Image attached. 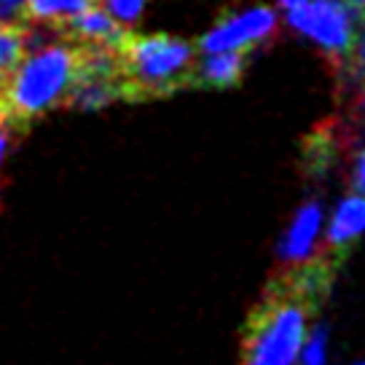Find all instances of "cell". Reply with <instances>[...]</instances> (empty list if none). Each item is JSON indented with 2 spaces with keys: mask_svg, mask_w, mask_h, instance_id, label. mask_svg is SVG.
Returning <instances> with one entry per match:
<instances>
[{
  "mask_svg": "<svg viewBox=\"0 0 365 365\" xmlns=\"http://www.w3.org/2000/svg\"><path fill=\"white\" fill-rule=\"evenodd\" d=\"M78 70V46L54 41V43H30L22 62L0 86L6 113L16 121H27L46 113L68 100Z\"/></svg>",
  "mask_w": 365,
  "mask_h": 365,
  "instance_id": "obj_1",
  "label": "cell"
},
{
  "mask_svg": "<svg viewBox=\"0 0 365 365\" xmlns=\"http://www.w3.org/2000/svg\"><path fill=\"white\" fill-rule=\"evenodd\" d=\"M312 309L304 296H277L258 312L245 339L240 365H298L312 328Z\"/></svg>",
  "mask_w": 365,
  "mask_h": 365,
  "instance_id": "obj_2",
  "label": "cell"
},
{
  "mask_svg": "<svg viewBox=\"0 0 365 365\" xmlns=\"http://www.w3.org/2000/svg\"><path fill=\"white\" fill-rule=\"evenodd\" d=\"M196 48L178 35H137L121 46V76L126 91L161 94L191 78Z\"/></svg>",
  "mask_w": 365,
  "mask_h": 365,
  "instance_id": "obj_3",
  "label": "cell"
},
{
  "mask_svg": "<svg viewBox=\"0 0 365 365\" xmlns=\"http://www.w3.org/2000/svg\"><path fill=\"white\" fill-rule=\"evenodd\" d=\"M363 22L349 0H304L285 11V27L325 57H349L354 33Z\"/></svg>",
  "mask_w": 365,
  "mask_h": 365,
  "instance_id": "obj_4",
  "label": "cell"
},
{
  "mask_svg": "<svg viewBox=\"0 0 365 365\" xmlns=\"http://www.w3.org/2000/svg\"><path fill=\"white\" fill-rule=\"evenodd\" d=\"M282 16L274 6L258 3V6H245L237 11L220 16L202 38H199V51H240L250 54L252 48H261L279 33Z\"/></svg>",
  "mask_w": 365,
  "mask_h": 365,
  "instance_id": "obj_5",
  "label": "cell"
},
{
  "mask_svg": "<svg viewBox=\"0 0 365 365\" xmlns=\"http://www.w3.org/2000/svg\"><path fill=\"white\" fill-rule=\"evenodd\" d=\"M325 210L319 199H304L279 231L274 255L285 269H307L325 250Z\"/></svg>",
  "mask_w": 365,
  "mask_h": 365,
  "instance_id": "obj_6",
  "label": "cell"
},
{
  "mask_svg": "<svg viewBox=\"0 0 365 365\" xmlns=\"http://www.w3.org/2000/svg\"><path fill=\"white\" fill-rule=\"evenodd\" d=\"M365 237V194L349 191L325 210V250H346Z\"/></svg>",
  "mask_w": 365,
  "mask_h": 365,
  "instance_id": "obj_7",
  "label": "cell"
},
{
  "mask_svg": "<svg viewBox=\"0 0 365 365\" xmlns=\"http://www.w3.org/2000/svg\"><path fill=\"white\" fill-rule=\"evenodd\" d=\"M65 24H68L73 41L81 46H113V48H121L124 41L129 38L124 24L115 22L103 6H89V9L76 14Z\"/></svg>",
  "mask_w": 365,
  "mask_h": 365,
  "instance_id": "obj_8",
  "label": "cell"
},
{
  "mask_svg": "<svg viewBox=\"0 0 365 365\" xmlns=\"http://www.w3.org/2000/svg\"><path fill=\"white\" fill-rule=\"evenodd\" d=\"M126 94H129V91H126L124 78L76 73L65 103L73 105V108H81V110H100V108H108L110 103L121 100Z\"/></svg>",
  "mask_w": 365,
  "mask_h": 365,
  "instance_id": "obj_9",
  "label": "cell"
},
{
  "mask_svg": "<svg viewBox=\"0 0 365 365\" xmlns=\"http://www.w3.org/2000/svg\"><path fill=\"white\" fill-rule=\"evenodd\" d=\"M199 54L202 57L196 59L191 76L210 89H228L240 83V78L245 76L247 54H240V51H199Z\"/></svg>",
  "mask_w": 365,
  "mask_h": 365,
  "instance_id": "obj_10",
  "label": "cell"
},
{
  "mask_svg": "<svg viewBox=\"0 0 365 365\" xmlns=\"http://www.w3.org/2000/svg\"><path fill=\"white\" fill-rule=\"evenodd\" d=\"M30 48V35L22 30V24H0V86L22 62Z\"/></svg>",
  "mask_w": 365,
  "mask_h": 365,
  "instance_id": "obj_11",
  "label": "cell"
},
{
  "mask_svg": "<svg viewBox=\"0 0 365 365\" xmlns=\"http://www.w3.org/2000/svg\"><path fill=\"white\" fill-rule=\"evenodd\" d=\"M97 0H27V19L41 24H59L73 19Z\"/></svg>",
  "mask_w": 365,
  "mask_h": 365,
  "instance_id": "obj_12",
  "label": "cell"
},
{
  "mask_svg": "<svg viewBox=\"0 0 365 365\" xmlns=\"http://www.w3.org/2000/svg\"><path fill=\"white\" fill-rule=\"evenodd\" d=\"M100 3H103V9L113 16L115 22L124 24L126 30L140 22V16H143L145 6H148V0H100Z\"/></svg>",
  "mask_w": 365,
  "mask_h": 365,
  "instance_id": "obj_13",
  "label": "cell"
},
{
  "mask_svg": "<svg viewBox=\"0 0 365 365\" xmlns=\"http://www.w3.org/2000/svg\"><path fill=\"white\" fill-rule=\"evenodd\" d=\"M27 22V0H0V24Z\"/></svg>",
  "mask_w": 365,
  "mask_h": 365,
  "instance_id": "obj_14",
  "label": "cell"
},
{
  "mask_svg": "<svg viewBox=\"0 0 365 365\" xmlns=\"http://www.w3.org/2000/svg\"><path fill=\"white\" fill-rule=\"evenodd\" d=\"M349 57H352L354 70H357L360 76H365V22H360L357 33H354L352 48H349Z\"/></svg>",
  "mask_w": 365,
  "mask_h": 365,
  "instance_id": "obj_15",
  "label": "cell"
},
{
  "mask_svg": "<svg viewBox=\"0 0 365 365\" xmlns=\"http://www.w3.org/2000/svg\"><path fill=\"white\" fill-rule=\"evenodd\" d=\"M349 180H352L354 191L365 194V145L357 150V153H354L352 167H349Z\"/></svg>",
  "mask_w": 365,
  "mask_h": 365,
  "instance_id": "obj_16",
  "label": "cell"
},
{
  "mask_svg": "<svg viewBox=\"0 0 365 365\" xmlns=\"http://www.w3.org/2000/svg\"><path fill=\"white\" fill-rule=\"evenodd\" d=\"M298 3H304V0H277V6H279L282 11H287V9H293V6H298Z\"/></svg>",
  "mask_w": 365,
  "mask_h": 365,
  "instance_id": "obj_17",
  "label": "cell"
},
{
  "mask_svg": "<svg viewBox=\"0 0 365 365\" xmlns=\"http://www.w3.org/2000/svg\"><path fill=\"white\" fill-rule=\"evenodd\" d=\"M6 145H9V137H6V132H0V161H3V153H6Z\"/></svg>",
  "mask_w": 365,
  "mask_h": 365,
  "instance_id": "obj_18",
  "label": "cell"
},
{
  "mask_svg": "<svg viewBox=\"0 0 365 365\" xmlns=\"http://www.w3.org/2000/svg\"><path fill=\"white\" fill-rule=\"evenodd\" d=\"M349 3L357 9V14H360V16H365V0H349Z\"/></svg>",
  "mask_w": 365,
  "mask_h": 365,
  "instance_id": "obj_19",
  "label": "cell"
},
{
  "mask_svg": "<svg viewBox=\"0 0 365 365\" xmlns=\"http://www.w3.org/2000/svg\"><path fill=\"white\" fill-rule=\"evenodd\" d=\"M349 365H365V360H354V363H349Z\"/></svg>",
  "mask_w": 365,
  "mask_h": 365,
  "instance_id": "obj_20",
  "label": "cell"
},
{
  "mask_svg": "<svg viewBox=\"0 0 365 365\" xmlns=\"http://www.w3.org/2000/svg\"><path fill=\"white\" fill-rule=\"evenodd\" d=\"M298 365H307V363H298Z\"/></svg>",
  "mask_w": 365,
  "mask_h": 365,
  "instance_id": "obj_21",
  "label": "cell"
}]
</instances>
